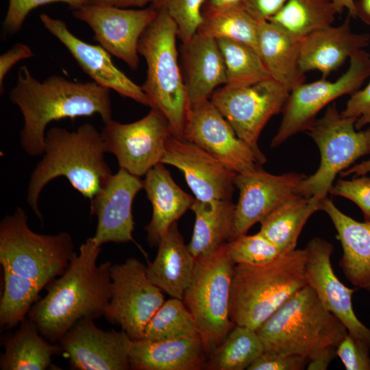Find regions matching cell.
<instances>
[{
	"label": "cell",
	"instance_id": "6da1fadb",
	"mask_svg": "<svg viewBox=\"0 0 370 370\" xmlns=\"http://www.w3.org/2000/svg\"><path fill=\"white\" fill-rule=\"evenodd\" d=\"M27 219L17 207L0 223L1 329L12 328L26 317L40 291L64 272L75 253L68 232L38 234L29 227Z\"/></svg>",
	"mask_w": 370,
	"mask_h": 370
},
{
	"label": "cell",
	"instance_id": "7a4b0ae2",
	"mask_svg": "<svg viewBox=\"0 0 370 370\" xmlns=\"http://www.w3.org/2000/svg\"><path fill=\"white\" fill-rule=\"evenodd\" d=\"M101 251L92 237L79 247L64 272L47 286L27 318L51 343L59 342L80 319L103 316L112 291L110 261L97 265Z\"/></svg>",
	"mask_w": 370,
	"mask_h": 370
},
{
	"label": "cell",
	"instance_id": "3957f363",
	"mask_svg": "<svg viewBox=\"0 0 370 370\" xmlns=\"http://www.w3.org/2000/svg\"><path fill=\"white\" fill-rule=\"evenodd\" d=\"M110 90L93 81L73 82L58 75L40 82L27 66H21L10 99L23 116V149L30 156L43 154L45 130L53 121L95 114L104 123L112 119Z\"/></svg>",
	"mask_w": 370,
	"mask_h": 370
},
{
	"label": "cell",
	"instance_id": "277c9868",
	"mask_svg": "<svg viewBox=\"0 0 370 370\" xmlns=\"http://www.w3.org/2000/svg\"><path fill=\"white\" fill-rule=\"evenodd\" d=\"M105 153L101 133L90 123L82 124L76 131L54 127L46 132L44 155L30 175L27 195L28 205L42 223L38 202L43 188L64 176L91 200L112 174L104 160Z\"/></svg>",
	"mask_w": 370,
	"mask_h": 370
},
{
	"label": "cell",
	"instance_id": "5b68a950",
	"mask_svg": "<svg viewBox=\"0 0 370 370\" xmlns=\"http://www.w3.org/2000/svg\"><path fill=\"white\" fill-rule=\"evenodd\" d=\"M305 249L282 253L262 265L235 264L230 316L236 325L257 330L308 284Z\"/></svg>",
	"mask_w": 370,
	"mask_h": 370
},
{
	"label": "cell",
	"instance_id": "8992f818",
	"mask_svg": "<svg viewBox=\"0 0 370 370\" xmlns=\"http://www.w3.org/2000/svg\"><path fill=\"white\" fill-rule=\"evenodd\" d=\"M264 352L298 355L309 360L336 348L348 333L341 321L306 285L257 330Z\"/></svg>",
	"mask_w": 370,
	"mask_h": 370
},
{
	"label": "cell",
	"instance_id": "52a82bcc",
	"mask_svg": "<svg viewBox=\"0 0 370 370\" xmlns=\"http://www.w3.org/2000/svg\"><path fill=\"white\" fill-rule=\"evenodd\" d=\"M141 35L138 51L146 61L147 76L141 86L150 108L168 120L172 136L184 140L189 103L179 64L177 27L162 9Z\"/></svg>",
	"mask_w": 370,
	"mask_h": 370
},
{
	"label": "cell",
	"instance_id": "ba28073f",
	"mask_svg": "<svg viewBox=\"0 0 370 370\" xmlns=\"http://www.w3.org/2000/svg\"><path fill=\"white\" fill-rule=\"evenodd\" d=\"M227 243L196 258L193 278L182 299L194 318L208 357L235 326L230 316L235 264L227 253Z\"/></svg>",
	"mask_w": 370,
	"mask_h": 370
},
{
	"label": "cell",
	"instance_id": "9c48e42d",
	"mask_svg": "<svg viewBox=\"0 0 370 370\" xmlns=\"http://www.w3.org/2000/svg\"><path fill=\"white\" fill-rule=\"evenodd\" d=\"M356 121L342 116L333 103L306 131L319 149L321 162L317 171L299 184L297 195L326 197L339 173L370 154V127L357 130Z\"/></svg>",
	"mask_w": 370,
	"mask_h": 370
},
{
	"label": "cell",
	"instance_id": "30bf717a",
	"mask_svg": "<svg viewBox=\"0 0 370 370\" xmlns=\"http://www.w3.org/2000/svg\"><path fill=\"white\" fill-rule=\"evenodd\" d=\"M290 92L284 85L270 78L249 86L223 85L214 91L210 100L262 165L266 158L258 147V138L269 120L282 112Z\"/></svg>",
	"mask_w": 370,
	"mask_h": 370
},
{
	"label": "cell",
	"instance_id": "8fae6325",
	"mask_svg": "<svg viewBox=\"0 0 370 370\" xmlns=\"http://www.w3.org/2000/svg\"><path fill=\"white\" fill-rule=\"evenodd\" d=\"M369 76L370 54L362 49L351 56L348 69L336 81L322 78L294 88L284 106L271 147H278L292 136L306 131L321 109L338 97L354 94Z\"/></svg>",
	"mask_w": 370,
	"mask_h": 370
},
{
	"label": "cell",
	"instance_id": "7c38bea8",
	"mask_svg": "<svg viewBox=\"0 0 370 370\" xmlns=\"http://www.w3.org/2000/svg\"><path fill=\"white\" fill-rule=\"evenodd\" d=\"M146 269L135 258L110 268L111 297L103 316L133 340L143 338L147 323L164 301L163 292L149 280Z\"/></svg>",
	"mask_w": 370,
	"mask_h": 370
},
{
	"label": "cell",
	"instance_id": "4fadbf2b",
	"mask_svg": "<svg viewBox=\"0 0 370 370\" xmlns=\"http://www.w3.org/2000/svg\"><path fill=\"white\" fill-rule=\"evenodd\" d=\"M101 136L106 152L114 155L119 168L140 177L161 162L172 132L165 116L151 108L146 116L133 123L109 120Z\"/></svg>",
	"mask_w": 370,
	"mask_h": 370
},
{
	"label": "cell",
	"instance_id": "5bb4252c",
	"mask_svg": "<svg viewBox=\"0 0 370 370\" xmlns=\"http://www.w3.org/2000/svg\"><path fill=\"white\" fill-rule=\"evenodd\" d=\"M157 13L151 6L134 9L92 3L73 11L75 18L92 29L100 46L133 70L139 64V39Z\"/></svg>",
	"mask_w": 370,
	"mask_h": 370
},
{
	"label": "cell",
	"instance_id": "9a60e30c",
	"mask_svg": "<svg viewBox=\"0 0 370 370\" xmlns=\"http://www.w3.org/2000/svg\"><path fill=\"white\" fill-rule=\"evenodd\" d=\"M184 140L205 150L236 173H247L261 165L251 148L208 99L189 106Z\"/></svg>",
	"mask_w": 370,
	"mask_h": 370
},
{
	"label": "cell",
	"instance_id": "2e32d148",
	"mask_svg": "<svg viewBox=\"0 0 370 370\" xmlns=\"http://www.w3.org/2000/svg\"><path fill=\"white\" fill-rule=\"evenodd\" d=\"M306 177L295 172L273 175L261 165L251 172L237 173L234 184L239 190V198L230 241L246 234L255 223L297 195V186Z\"/></svg>",
	"mask_w": 370,
	"mask_h": 370
},
{
	"label": "cell",
	"instance_id": "e0dca14e",
	"mask_svg": "<svg viewBox=\"0 0 370 370\" xmlns=\"http://www.w3.org/2000/svg\"><path fill=\"white\" fill-rule=\"evenodd\" d=\"M305 250L308 285L314 291L325 308L345 325L348 333L370 347V328L358 319L353 309L352 295L357 289L347 287L332 269V244L314 238L308 242Z\"/></svg>",
	"mask_w": 370,
	"mask_h": 370
},
{
	"label": "cell",
	"instance_id": "ac0fdd59",
	"mask_svg": "<svg viewBox=\"0 0 370 370\" xmlns=\"http://www.w3.org/2000/svg\"><path fill=\"white\" fill-rule=\"evenodd\" d=\"M161 163L173 166L184 173L197 199L231 200L237 173L195 144L171 136Z\"/></svg>",
	"mask_w": 370,
	"mask_h": 370
},
{
	"label": "cell",
	"instance_id": "d6986e66",
	"mask_svg": "<svg viewBox=\"0 0 370 370\" xmlns=\"http://www.w3.org/2000/svg\"><path fill=\"white\" fill-rule=\"evenodd\" d=\"M143 181L125 169L110 175L99 191L90 200V214L97 217V225L92 237L99 246L104 243L133 241L134 222L132 206Z\"/></svg>",
	"mask_w": 370,
	"mask_h": 370
},
{
	"label": "cell",
	"instance_id": "ffe728a7",
	"mask_svg": "<svg viewBox=\"0 0 370 370\" xmlns=\"http://www.w3.org/2000/svg\"><path fill=\"white\" fill-rule=\"evenodd\" d=\"M127 335L98 328L92 319L78 321L60 339L59 345L72 369H130L126 348Z\"/></svg>",
	"mask_w": 370,
	"mask_h": 370
},
{
	"label": "cell",
	"instance_id": "44dd1931",
	"mask_svg": "<svg viewBox=\"0 0 370 370\" xmlns=\"http://www.w3.org/2000/svg\"><path fill=\"white\" fill-rule=\"evenodd\" d=\"M40 19L45 28L65 46L82 70L93 82L123 97L149 106L142 87L114 64L109 53L101 46L88 44L78 38L61 19L47 14H41Z\"/></svg>",
	"mask_w": 370,
	"mask_h": 370
},
{
	"label": "cell",
	"instance_id": "7402d4cb",
	"mask_svg": "<svg viewBox=\"0 0 370 370\" xmlns=\"http://www.w3.org/2000/svg\"><path fill=\"white\" fill-rule=\"evenodd\" d=\"M350 18L348 16L340 25H330L302 38L299 64L303 73L317 70L326 79L347 58L369 45L370 35L354 32Z\"/></svg>",
	"mask_w": 370,
	"mask_h": 370
},
{
	"label": "cell",
	"instance_id": "603a6c76",
	"mask_svg": "<svg viewBox=\"0 0 370 370\" xmlns=\"http://www.w3.org/2000/svg\"><path fill=\"white\" fill-rule=\"evenodd\" d=\"M180 63L189 106L210 99L227 83L223 58L214 38L197 32L182 43Z\"/></svg>",
	"mask_w": 370,
	"mask_h": 370
},
{
	"label": "cell",
	"instance_id": "cb8c5ba5",
	"mask_svg": "<svg viewBox=\"0 0 370 370\" xmlns=\"http://www.w3.org/2000/svg\"><path fill=\"white\" fill-rule=\"evenodd\" d=\"M130 369L197 370L206 367L208 355L199 334L164 340L126 338Z\"/></svg>",
	"mask_w": 370,
	"mask_h": 370
},
{
	"label": "cell",
	"instance_id": "d4e9b609",
	"mask_svg": "<svg viewBox=\"0 0 370 370\" xmlns=\"http://www.w3.org/2000/svg\"><path fill=\"white\" fill-rule=\"evenodd\" d=\"M321 210L329 216L336 230L343 249L339 266L344 275L358 288L370 291V223L344 214L328 197L321 200Z\"/></svg>",
	"mask_w": 370,
	"mask_h": 370
},
{
	"label": "cell",
	"instance_id": "484cf974",
	"mask_svg": "<svg viewBox=\"0 0 370 370\" xmlns=\"http://www.w3.org/2000/svg\"><path fill=\"white\" fill-rule=\"evenodd\" d=\"M143 188L153 208L151 221L145 230L149 245L158 246L169 227L191 208L195 199L175 182L161 162L145 174Z\"/></svg>",
	"mask_w": 370,
	"mask_h": 370
},
{
	"label": "cell",
	"instance_id": "4316f807",
	"mask_svg": "<svg viewBox=\"0 0 370 370\" xmlns=\"http://www.w3.org/2000/svg\"><path fill=\"white\" fill-rule=\"evenodd\" d=\"M154 260L147 267L149 280L171 297L183 299L192 280L196 258L186 245L177 221L160 240Z\"/></svg>",
	"mask_w": 370,
	"mask_h": 370
},
{
	"label": "cell",
	"instance_id": "83f0119b",
	"mask_svg": "<svg viewBox=\"0 0 370 370\" xmlns=\"http://www.w3.org/2000/svg\"><path fill=\"white\" fill-rule=\"evenodd\" d=\"M301 39L258 16V54L271 77L290 91L306 80L299 64Z\"/></svg>",
	"mask_w": 370,
	"mask_h": 370
},
{
	"label": "cell",
	"instance_id": "f1b7e54d",
	"mask_svg": "<svg viewBox=\"0 0 370 370\" xmlns=\"http://www.w3.org/2000/svg\"><path fill=\"white\" fill-rule=\"evenodd\" d=\"M190 210L195 219L188 247L195 258L214 253L230 241L236 212L232 200L195 199Z\"/></svg>",
	"mask_w": 370,
	"mask_h": 370
},
{
	"label": "cell",
	"instance_id": "f546056e",
	"mask_svg": "<svg viewBox=\"0 0 370 370\" xmlns=\"http://www.w3.org/2000/svg\"><path fill=\"white\" fill-rule=\"evenodd\" d=\"M19 328L4 340L0 358L1 370H44L51 366V357L62 352L42 336L25 317Z\"/></svg>",
	"mask_w": 370,
	"mask_h": 370
},
{
	"label": "cell",
	"instance_id": "4dcf8cb0",
	"mask_svg": "<svg viewBox=\"0 0 370 370\" xmlns=\"http://www.w3.org/2000/svg\"><path fill=\"white\" fill-rule=\"evenodd\" d=\"M322 199L295 195L260 221L259 232L282 253L294 251L304 226L312 214L321 210Z\"/></svg>",
	"mask_w": 370,
	"mask_h": 370
},
{
	"label": "cell",
	"instance_id": "1f68e13d",
	"mask_svg": "<svg viewBox=\"0 0 370 370\" xmlns=\"http://www.w3.org/2000/svg\"><path fill=\"white\" fill-rule=\"evenodd\" d=\"M197 32L216 40L227 38L244 43L258 53V16L243 2L203 12V21Z\"/></svg>",
	"mask_w": 370,
	"mask_h": 370
},
{
	"label": "cell",
	"instance_id": "d6a6232c",
	"mask_svg": "<svg viewBox=\"0 0 370 370\" xmlns=\"http://www.w3.org/2000/svg\"><path fill=\"white\" fill-rule=\"evenodd\" d=\"M264 352L263 342L256 330L236 325L209 355L206 369L243 370Z\"/></svg>",
	"mask_w": 370,
	"mask_h": 370
},
{
	"label": "cell",
	"instance_id": "836d02e7",
	"mask_svg": "<svg viewBox=\"0 0 370 370\" xmlns=\"http://www.w3.org/2000/svg\"><path fill=\"white\" fill-rule=\"evenodd\" d=\"M338 13L332 0H288L268 21L297 37L304 38L332 25Z\"/></svg>",
	"mask_w": 370,
	"mask_h": 370
},
{
	"label": "cell",
	"instance_id": "e575fe53",
	"mask_svg": "<svg viewBox=\"0 0 370 370\" xmlns=\"http://www.w3.org/2000/svg\"><path fill=\"white\" fill-rule=\"evenodd\" d=\"M230 86H243L272 78L258 53L244 43L227 38L217 39Z\"/></svg>",
	"mask_w": 370,
	"mask_h": 370
},
{
	"label": "cell",
	"instance_id": "d590c367",
	"mask_svg": "<svg viewBox=\"0 0 370 370\" xmlns=\"http://www.w3.org/2000/svg\"><path fill=\"white\" fill-rule=\"evenodd\" d=\"M197 334L194 318L183 300L171 297L164 301L151 317L142 339L164 341Z\"/></svg>",
	"mask_w": 370,
	"mask_h": 370
},
{
	"label": "cell",
	"instance_id": "8d00e7d4",
	"mask_svg": "<svg viewBox=\"0 0 370 370\" xmlns=\"http://www.w3.org/2000/svg\"><path fill=\"white\" fill-rule=\"evenodd\" d=\"M227 253L235 264L262 265L282 254L281 250L260 232L253 235L243 234L229 241Z\"/></svg>",
	"mask_w": 370,
	"mask_h": 370
},
{
	"label": "cell",
	"instance_id": "74e56055",
	"mask_svg": "<svg viewBox=\"0 0 370 370\" xmlns=\"http://www.w3.org/2000/svg\"><path fill=\"white\" fill-rule=\"evenodd\" d=\"M205 2L206 0H158L150 6L166 12L175 23L177 38L185 43L198 32L203 21Z\"/></svg>",
	"mask_w": 370,
	"mask_h": 370
},
{
	"label": "cell",
	"instance_id": "f35d334b",
	"mask_svg": "<svg viewBox=\"0 0 370 370\" xmlns=\"http://www.w3.org/2000/svg\"><path fill=\"white\" fill-rule=\"evenodd\" d=\"M53 3H64L74 10L89 3L90 0H9L7 12L2 23L3 35L10 36L17 33L32 10Z\"/></svg>",
	"mask_w": 370,
	"mask_h": 370
},
{
	"label": "cell",
	"instance_id": "ab89813d",
	"mask_svg": "<svg viewBox=\"0 0 370 370\" xmlns=\"http://www.w3.org/2000/svg\"><path fill=\"white\" fill-rule=\"evenodd\" d=\"M356 177L350 180H338L330 193L354 202L361 210L365 221L370 223V177L365 175Z\"/></svg>",
	"mask_w": 370,
	"mask_h": 370
},
{
	"label": "cell",
	"instance_id": "60d3db41",
	"mask_svg": "<svg viewBox=\"0 0 370 370\" xmlns=\"http://www.w3.org/2000/svg\"><path fill=\"white\" fill-rule=\"evenodd\" d=\"M336 355L347 370H370V347L349 333L337 346Z\"/></svg>",
	"mask_w": 370,
	"mask_h": 370
},
{
	"label": "cell",
	"instance_id": "b9f144b4",
	"mask_svg": "<svg viewBox=\"0 0 370 370\" xmlns=\"http://www.w3.org/2000/svg\"><path fill=\"white\" fill-rule=\"evenodd\" d=\"M310 360L304 357L264 352L248 370H303Z\"/></svg>",
	"mask_w": 370,
	"mask_h": 370
},
{
	"label": "cell",
	"instance_id": "7bdbcfd3",
	"mask_svg": "<svg viewBox=\"0 0 370 370\" xmlns=\"http://www.w3.org/2000/svg\"><path fill=\"white\" fill-rule=\"evenodd\" d=\"M350 96L341 114L345 117L356 119L355 127L360 130L370 125V82L364 88L359 89Z\"/></svg>",
	"mask_w": 370,
	"mask_h": 370
},
{
	"label": "cell",
	"instance_id": "ee69618b",
	"mask_svg": "<svg viewBox=\"0 0 370 370\" xmlns=\"http://www.w3.org/2000/svg\"><path fill=\"white\" fill-rule=\"evenodd\" d=\"M34 53L31 48L23 43H16L0 56V90L4 91V79L9 71L18 62L32 58Z\"/></svg>",
	"mask_w": 370,
	"mask_h": 370
},
{
	"label": "cell",
	"instance_id": "f6af8a7d",
	"mask_svg": "<svg viewBox=\"0 0 370 370\" xmlns=\"http://www.w3.org/2000/svg\"><path fill=\"white\" fill-rule=\"evenodd\" d=\"M288 0H244L243 3L254 14L268 20L276 14Z\"/></svg>",
	"mask_w": 370,
	"mask_h": 370
},
{
	"label": "cell",
	"instance_id": "bcb514c9",
	"mask_svg": "<svg viewBox=\"0 0 370 370\" xmlns=\"http://www.w3.org/2000/svg\"><path fill=\"white\" fill-rule=\"evenodd\" d=\"M158 0H90V3L113 5L122 8H143L149 5H151Z\"/></svg>",
	"mask_w": 370,
	"mask_h": 370
},
{
	"label": "cell",
	"instance_id": "7dc6e473",
	"mask_svg": "<svg viewBox=\"0 0 370 370\" xmlns=\"http://www.w3.org/2000/svg\"><path fill=\"white\" fill-rule=\"evenodd\" d=\"M336 354V348L329 349L308 362V370H325Z\"/></svg>",
	"mask_w": 370,
	"mask_h": 370
},
{
	"label": "cell",
	"instance_id": "c3c4849f",
	"mask_svg": "<svg viewBox=\"0 0 370 370\" xmlns=\"http://www.w3.org/2000/svg\"><path fill=\"white\" fill-rule=\"evenodd\" d=\"M356 18L358 17L370 25V0H357L354 2Z\"/></svg>",
	"mask_w": 370,
	"mask_h": 370
},
{
	"label": "cell",
	"instance_id": "681fc988",
	"mask_svg": "<svg viewBox=\"0 0 370 370\" xmlns=\"http://www.w3.org/2000/svg\"><path fill=\"white\" fill-rule=\"evenodd\" d=\"M370 173V158L368 160L362 161L358 164H356L352 166L349 167L345 171L341 173L342 177L348 176L350 175H354L355 176H360L366 175Z\"/></svg>",
	"mask_w": 370,
	"mask_h": 370
},
{
	"label": "cell",
	"instance_id": "f907efd6",
	"mask_svg": "<svg viewBox=\"0 0 370 370\" xmlns=\"http://www.w3.org/2000/svg\"><path fill=\"white\" fill-rule=\"evenodd\" d=\"M244 0H206L203 12L216 10L243 2Z\"/></svg>",
	"mask_w": 370,
	"mask_h": 370
},
{
	"label": "cell",
	"instance_id": "816d5d0a",
	"mask_svg": "<svg viewBox=\"0 0 370 370\" xmlns=\"http://www.w3.org/2000/svg\"><path fill=\"white\" fill-rule=\"evenodd\" d=\"M332 1L339 14L342 13L344 8H346L348 10L349 16L356 18L354 0H332Z\"/></svg>",
	"mask_w": 370,
	"mask_h": 370
}]
</instances>
